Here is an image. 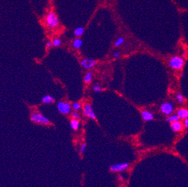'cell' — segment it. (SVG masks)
Returning <instances> with one entry per match:
<instances>
[{
    "label": "cell",
    "instance_id": "obj_28",
    "mask_svg": "<svg viewBox=\"0 0 188 187\" xmlns=\"http://www.w3.org/2000/svg\"><path fill=\"white\" fill-rule=\"evenodd\" d=\"M123 179H124V177L122 176V174H118V181H123Z\"/></svg>",
    "mask_w": 188,
    "mask_h": 187
},
{
    "label": "cell",
    "instance_id": "obj_23",
    "mask_svg": "<svg viewBox=\"0 0 188 187\" xmlns=\"http://www.w3.org/2000/svg\"><path fill=\"white\" fill-rule=\"evenodd\" d=\"M176 100L178 102V103L183 104L185 102V98L182 93H177L176 94Z\"/></svg>",
    "mask_w": 188,
    "mask_h": 187
},
{
    "label": "cell",
    "instance_id": "obj_4",
    "mask_svg": "<svg viewBox=\"0 0 188 187\" xmlns=\"http://www.w3.org/2000/svg\"><path fill=\"white\" fill-rule=\"evenodd\" d=\"M169 65L173 70H179L184 65V60L182 57L173 56L169 61Z\"/></svg>",
    "mask_w": 188,
    "mask_h": 187
},
{
    "label": "cell",
    "instance_id": "obj_16",
    "mask_svg": "<svg viewBox=\"0 0 188 187\" xmlns=\"http://www.w3.org/2000/svg\"><path fill=\"white\" fill-rule=\"evenodd\" d=\"M84 32H85L84 27L79 26L75 28V30L73 31V34H74V36L77 38H80L84 34Z\"/></svg>",
    "mask_w": 188,
    "mask_h": 187
},
{
    "label": "cell",
    "instance_id": "obj_12",
    "mask_svg": "<svg viewBox=\"0 0 188 187\" xmlns=\"http://www.w3.org/2000/svg\"><path fill=\"white\" fill-rule=\"evenodd\" d=\"M55 101V98L52 95H50V94H47V95L43 96L41 98L42 103L46 104V105H50V104L54 103Z\"/></svg>",
    "mask_w": 188,
    "mask_h": 187
},
{
    "label": "cell",
    "instance_id": "obj_1",
    "mask_svg": "<svg viewBox=\"0 0 188 187\" xmlns=\"http://www.w3.org/2000/svg\"><path fill=\"white\" fill-rule=\"evenodd\" d=\"M44 24L47 28L50 29L57 28L60 24L58 15L54 11L48 12L44 17Z\"/></svg>",
    "mask_w": 188,
    "mask_h": 187
},
{
    "label": "cell",
    "instance_id": "obj_5",
    "mask_svg": "<svg viewBox=\"0 0 188 187\" xmlns=\"http://www.w3.org/2000/svg\"><path fill=\"white\" fill-rule=\"evenodd\" d=\"M57 109L60 113L64 115H68L71 112V104L69 102H67V101L61 100L57 103Z\"/></svg>",
    "mask_w": 188,
    "mask_h": 187
},
{
    "label": "cell",
    "instance_id": "obj_10",
    "mask_svg": "<svg viewBox=\"0 0 188 187\" xmlns=\"http://www.w3.org/2000/svg\"><path fill=\"white\" fill-rule=\"evenodd\" d=\"M170 127H171L172 130L173 131V132H179L183 130L184 124L182 122H181L180 120H178V121H175L171 123Z\"/></svg>",
    "mask_w": 188,
    "mask_h": 187
},
{
    "label": "cell",
    "instance_id": "obj_7",
    "mask_svg": "<svg viewBox=\"0 0 188 187\" xmlns=\"http://www.w3.org/2000/svg\"><path fill=\"white\" fill-rule=\"evenodd\" d=\"M130 167V163L128 162H121V163H117L111 165L110 166V171L113 173H118V172L125 171V170Z\"/></svg>",
    "mask_w": 188,
    "mask_h": 187
},
{
    "label": "cell",
    "instance_id": "obj_19",
    "mask_svg": "<svg viewBox=\"0 0 188 187\" xmlns=\"http://www.w3.org/2000/svg\"><path fill=\"white\" fill-rule=\"evenodd\" d=\"M71 108H72V110L73 111H77V112H79L80 109H82V108H83V106H82L81 103L74 102L71 104Z\"/></svg>",
    "mask_w": 188,
    "mask_h": 187
},
{
    "label": "cell",
    "instance_id": "obj_27",
    "mask_svg": "<svg viewBox=\"0 0 188 187\" xmlns=\"http://www.w3.org/2000/svg\"><path fill=\"white\" fill-rule=\"evenodd\" d=\"M183 124H184V127L185 128L187 129V130H188V118H186V119H184V120Z\"/></svg>",
    "mask_w": 188,
    "mask_h": 187
},
{
    "label": "cell",
    "instance_id": "obj_21",
    "mask_svg": "<svg viewBox=\"0 0 188 187\" xmlns=\"http://www.w3.org/2000/svg\"><path fill=\"white\" fill-rule=\"evenodd\" d=\"M92 90H93L94 92L95 93H100V92L103 91V88L99 84H95V85L92 86Z\"/></svg>",
    "mask_w": 188,
    "mask_h": 187
},
{
    "label": "cell",
    "instance_id": "obj_25",
    "mask_svg": "<svg viewBox=\"0 0 188 187\" xmlns=\"http://www.w3.org/2000/svg\"><path fill=\"white\" fill-rule=\"evenodd\" d=\"M120 56V52H113V54L112 55V57H113V59H118L119 58Z\"/></svg>",
    "mask_w": 188,
    "mask_h": 187
},
{
    "label": "cell",
    "instance_id": "obj_8",
    "mask_svg": "<svg viewBox=\"0 0 188 187\" xmlns=\"http://www.w3.org/2000/svg\"><path fill=\"white\" fill-rule=\"evenodd\" d=\"M174 106L170 102H164L160 105V110L164 115H170L174 112Z\"/></svg>",
    "mask_w": 188,
    "mask_h": 187
},
{
    "label": "cell",
    "instance_id": "obj_14",
    "mask_svg": "<svg viewBox=\"0 0 188 187\" xmlns=\"http://www.w3.org/2000/svg\"><path fill=\"white\" fill-rule=\"evenodd\" d=\"M92 79H93V74H92L91 71L86 72V73L84 74L83 82L85 84H86V85H90V84L92 83Z\"/></svg>",
    "mask_w": 188,
    "mask_h": 187
},
{
    "label": "cell",
    "instance_id": "obj_26",
    "mask_svg": "<svg viewBox=\"0 0 188 187\" xmlns=\"http://www.w3.org/2000/svg\"><path fill=\"white\" fill-rule=\"evenodd\" d=\"M53 47V43H52V41H50V40H47V43H46V47L47 48H51V47Z\"/></svg>",
    "mask_w": 188,
    "mask_h": 187
},
{
    "label": "cell",
    "instance_id": "obj_13",
    "mask_svg": "<svg viewBox=\"0 0 188 187\" xmlns=\"http://www.w3.org/2000/svg\"><path fill=\"white\" fill-rule=\"evenodd\" d=\"M83 44V41L80 38H77L72 41V47L75 50H80Z\"/></svg>",
    "mask_w": 188,
    "mask_h": 187
},
{
    "label": "cell",
    "instance_id": "obj_17",
    "mask_svg": "<svg viewBox=\"0 0 188 187\" xmlns=\"http://www.w3.org/2000/svg\"><path fill=\"white\" fill-rule=\"evenodd\" d=\"M168 123H172V122H175V121H178V120H180L179 117L177 115V114H172L170 115L167 116V119H166Z\"/></svg>",
    "mask_w": 188,
    "mask_h": 187
},
{
    "label": "cell",
    "instance_id": "obj_6",
    "mask_svg": "<svg viewBox=\"0 0 188 187\" xmlns=\"http://www.w3.org/2000/svg\"><path fill=\"white\" fill-rule=\"evenodd\" d=\"M98 62L95 59H90V58H84L80 62V65L83 69L86 70H90L93 69L97 65Z\"/></svg>",
    "mask_w": 188,
    "mask_h": 187
},
{
    "label": "cell",
    "instance_id": "obj_3",
    "mask_svg": "<svg viewBox=\"0 0 188 187\" xmlns=\"http://www.w3.org/2000/svg\"><path fill=\"white\" fill-rule=\"evenodd\" d=\"M82 113H83V115L85 118H89L91 119V120H97L96 114H95V111H94L93 106H92V104L89 103H85L83 106V108H82Z\"/></svg>",
    "mask_w": 188,
    "mask_h": 187
},
{
    "label": "cell",
    "instance_id": "obj_24",
    "mask_svg": "<svg viewBox=\"0 0 188 187\" xmlns=\"http://www.w3.org/2000/svg\"><path fill=\"white\" fill-rule=\"evenodd\" d=\"M70 117L73 119L80 120V118H81V115H80V114L77 111H73L72 112H70Z\"/></svg>",
    "mask_w": 188,
    "mask_h": 187
},
{
    "label": "cell",
    "instance_id": "obj_11",
    "mask_svg": "<svg viewBox=\"0 0 188 187\" xmlns=\"http://www.w3.org/2000/svg\"><path fill=\"white\" fill-rule=\"evenodd\" d=\"M176 114L180 119L184 120L188 118V109L186 108H180L177 110Z\"/></svg>",
    "mask_w": 188,
    "mask_h": 187
},
{
    "label": "cell",
    "instance_id": "obj_22",
    "mask_svg": "<svg viewBox=\"0 0 188 187\" xmlns=\"http://www.w3.org/2000/svg\"><path fill=\"white\" fill-rule=\"evenodd\" d=\"M87 147H88V145H87L86 143L81 144L80 147H79V154H80V155H83L85 151L86 150Z\"/></svg>",
    "mask_w": 188,
    "mask_h": 187
},
{
    "label": "cell",
    "instance_id": "obj_15",
    "mask_svg": "<svg viewBox=\"0 0 188 187\" xmlns=\"http://www.w3.org/2000/svg\"><path fill=\"white\" fill-rule=\"evenodd\" d=\"M80 120H77V119H73L71 118L70 121V127L71 128L72 130L73 131H77L80 128Z\"/></svg>",
    "mask_w": 188,
    "mask_h": 187
},
{
    "label": "cell",
    "instance_id": "obj_9",
    "mask_svg": "<svg viewBox=\"0 0 188 187\" xmlns=\"http://www.w3.org/2000/svg\"><path fill=\"white\" fill-rule=\"evenodd\" d=\"M141 115L142 119H143L145 121L148 122V121H152L155 119V115H154V114L152 112H151L150 111L146 110H142L141 112Z\"/></svg>",
    "mask_w": 188,
    "mask_h": 187
},
{
    "label": "cell",
    "instance_id": "obj_20",
    "mask_svg": "<svg viewBox=\"0 0 188 187\" xmlns=\"http://www.w3.org/2000/svg\"><path fill=\"white\" fill-rule=\"evenodd\" d=\"M52 43H53V47H59L62 46V40L58 38H54L53 40H52Z\"/></svg>",
    "mask_w": 188,
    "mask_h": 187
},
{
    "label": "cell",
    "instance_id": "obj_18",
    "mask_svg": "<svg viewBox=\"0 0 188 187\" xmlns=\"http://www.w3.org/2000/svg\"><path fill=\"white\" fill-rule=\"evenodd\" d=\"M125 41V39L124 37L118 38L115 40V42H114V47L118 48V47H121L122 44H124Z\"/></svg>",
    "mask_w": 188,
    "mask_h": 187
},
{
    "label": "cell",
    "instance_id": "obj_2",
    "mask_svg": "<svg viewBox=\"0 0 188 187\" xmlns=\"http://www.w3.org/2000/svg\"><path fill=\"white\" fill-rule=\"evenodd\" d=\"M30 120L36 124L42 126H49L51 124V121L43 114L38 111H34L30 115Z\"/></svg>",
    "mask_w": 188,
    "mask_h": 187
}]
</instances>
